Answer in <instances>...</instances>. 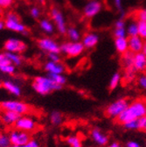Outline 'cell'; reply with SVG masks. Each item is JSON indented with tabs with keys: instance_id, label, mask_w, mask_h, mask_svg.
<instances>
[{
	"instance_id": "cell-19",
	"label": "cell",
	"mask_w": 146,
	"mask_h": 147,
	"mask_svg": "<svg viewBox=\"0 0 146 147\" xmlns=\"http://www.w3.org/2000/svg\"><path fill=\"white\" fill-rule=\"evenodd\" d=\"M99 41V37L96 33H87L86 34L82 39V45L86 48H93L95 47Z\"/></svg>"
},
{
	"instance_id": "cell-43",
	"label": "cell",
	"mask_w": 146,
	"mask_h": 147,
	"mask_svg": "<svg viewBox=\"0 0 146 147\" xmlns=\"http://www.w3.org/2000/svg\"><path fill=\"white\" fill-rule=\"evenodd\" d=\"M115 26H116V28H124L125 27V22L122 20V18H120L119 20H117L116 22Z\"/></svg>"
},
{
	"instance_id": "cell-3",
	"label": "cell",
	"mask_w": 146,
	"mask_h": 147,
	"mask_svg": "<svg viewBox=\"0 0 146 147\" xmlns=\"http://www.w3.org/2000/svg\"><path fill=\"white\" fill-rule=\"evenodd\" d=\"M0 109L9 110V111L15 112L20 116H25L31 111L32 108L29 104L17 100H9L0 102Z\"/></svg>"
},
{
	"instance_id": "cell-15",
	"label": "cell",
	"mask_w": 146,
	"mask_h": 147,
	"mask_svg": "<svg viewBox=\"0 0 146 147\" xmlns=\"http://www.w3.org/2000/svg\"><path fill=\"white\" fill-rule=\"evenodd\" d=\"M133 67L137 72H144L146 70V56L142 52L135 53Z\"/></svg>"
},
{
	"instance_id": "cell-46",
	"label": "cell",
	"mask_w": 146,
	"mask_h": 147,
	"mask_svg": "<svg viewBox=\"0 0 146 147\" xmlns=\"http://www.w3.org/2000/svg\"><path fill=\"white\" fill-rule=\"evenodd\" d=\"M142 53L146 56V40H143V49H142Z\"/></svg>"
},
{
	"instance_id": "cell-11",
	"label": "cell",
	"mask_w": 146,
	"mask_h": 147,
	"mask_svg": "<svg viewBox=\"0 0 146 147\" xmlns=\"http://www.w3.org/2000/svg\"><path fill=\"white\" fill-rule=\"evenodd\" d=\"M21 116L9 110L0 109V122L6 126H14L15 123Z\"/></svg>"
},
{
	"instance_id": "cell-50",
	"label": "cell",
	"mask_w": 146,
	"mask_h": 147,
	"mask_svg": "<svg viewBox=\"0 0 146 147\" xmlns=\"http://www.w3.org/2000/svg\"><path fill=\"white\" fill-rule=\"evenodd\" d=\"M1 87H2V82H0V88H1Z\"/></svg>"
},
{
	"instance_id": "cell-37",
	"label": "cell",
	"mask_w": 146,
	"mask_h": 147,
	"mask_svg": "<svg viewBox=\"0 0 146 147\" xmlns=\"http://www.w3.org/2000/svg\"><path fill=\"white\" fill-rule=\"evenodd\" d=\"M48 58H49V61H52V62H61V57L60 54L56 53H48Z\"/></svg>"
},
{
	"instance_id": "cell-48",
	"label": "cell",
	"mask_w": 146,
	"mask_h": 147,
	"mask_svg": "<svg viewBox=\"0 0 146 147\" xmlns=\"http://www.w3.org/2000/svg\"><path fill=\"white\" fill-rule=\"evenodd\" d=\"M5 27V22L2 21V20H0V30H2Z\"/></svg>"
},
{
	"instance_id": "cell-35",
	"label": "cell",
	"mask_w": 146,
	"mask_h": 147,
	"mask_svg": "<svg viewBox=\"0 0 146 147\" xmlns=\"http://www.w3.org/2000/svg\"><path fill=\"white\" fill-rule=\"evenodd\" d=\"M137 83L140 86V88H142L143 89L146 90V74H143V75H141L138 79H137Z\"/></svg>"
},
{
	"instance_id": "cell-13",
	"label": "cell",
	"mask_w": 146,
	"mask_h": 147,
	"mask_svg": "<svg viewBox=\"0 0 146 147\" xmlns=\"http://www.w3.org/2000/svg\"><path fill=\"white\" fill-rule=\"evenodd\" d=\"M102 9V4L98 1H91L84 7V16L87 18L95 17Z\"/></svg>"
},
{
	"instance_id": "cell-17",
	"label": "cell",
	"mask_w": 146,
	"mask_h": 147,
	"mask_svg": "<svg viewBox=\"0 0 146 147\" xmlns=\"http://www.w3.org/2000/svg\"><path fill=\"white\" fill-rule=\"evenodd\" d=\"M91 137H92V139L95 143L102 146L106 145L108 142V138L106 135H104L98 128H94L91 131Z\"/></svg>"
},
{
	"instance_id": "cell-39",
	"label": "cell",
	"mask_w": 146,
	"mask_h": 147,
	"mask_svg": "<svg viewBox=\"0 0 146 147\" xmlns=\"http://www.w3.org/2000/svg\"><path fill=\"white\" fill-rule=\"evenodd\" d=\"M24 147H41V144L37 139L32 138L26 144L24 145Z\"/></svg>"
},
{
	"instance_id": "cell-21",
	"label": "cell",
	"mask_w": 146,
	"mask_h": 147,
	"mask_svg": "<svg viewBox=\"0 0 146 147\" xmlns=\"http://www.w3.org/2000/svg\"><path fill=\"white\" fill-rule=\"evenodd\" d=\"M115 47L118 53L123 54L125 52L129 50V46H128V39L126 37L124 38H116L115 40Z\"/></svg>"
},
{
	"instance_id": "cell-9",
	"label": "cell",
	"mask_w": 146,
	"mask_h": 147,
	"mask_svg": "<svg viewBox=\"0 0 146 147\" xmlns=\"http://www.w3.org/2000/svg\"><path fill=\"white\" fill-rule=\"evenodd\" d=\"M4 47L6 50V52L17 53L25 52L27 48V46H26V44H25L23 41H21L20 40L10 39V40L5 41Z\"/></svg>"
},
{
	"instance_id": "cell-23",
	"label": "cell",
	"mask_w": 146,
	"mask_h": 147,
	"mask_svg": "<svg viewBox=\"0 0 146 147\" xmlns=\"http://www.w3.org/2000/svg\"><path fill=\"white\" fill-rule=\"evenodd\" d=\"M47 77L50 78L55 83L61 85V86H64L67 82V78L65 77V76L61 75V74H48Z\"/></svg>"
},
{
	"instance_id": "cell-4",
	"label": "cell",
	"mask_w": 146,
	"mask_h": 147,
	"mask_svg": "<svg viewBox=\"0 0 146 147\" xmlns=\"http://www.w3.org/2000/svg\"><path fill=\"white\" fill-rule=\"evenodd\" d=\"M130 102L125 98H121L114 102L109 104L104 110V113L108 117H110L112 119L116 118L124 109H126L129 106Z\"/></svg>"
},
{
	"instance_id": "cell-1",
	"label": "cell",
	"mask_w": 146,
	"mask_h": 147,
	"mask_svg": "<svg viewBox=\"0 0 146 147\" xmlns=\"http://www.w3.org/2000/svg\"><path fill=\"white\" fill-rule=\"evenodd\" d=\"M144 116H146V101L138 99L130 103L128 108L114 120L117 124L123 125L128 122L139 119Z\"/></svg>"
},
{
	"instance_id": "cell-30",
	"label": "cell",
	"mask_w": 146,
	"mask_h": 147,
	"mask_svg": "<svg viewBox=\"0 0 146 147\" xmlns=\"http://www.w3.org/2000/svg\"><path fill=\"white\" fill-rule=\"evenodd\" d=\"M40 28L44 32H46L47 33H52L53 32V26L52 25V23L50 21H48L46 20H43L40 21Z\"/></svg>"
},
{
	"instance_id": "cell-40",
	"label": "cell",
	"mask_w": 146,
	"mask_h": 147,
	"mask_svg": "<svg viewBox=\"0 0 146 147\" xmlns=\"http://www.w3.org/2000/svg\"><path fill=\"white\" fill-rule=\"evenodd\" d=\"M139 120V127H138V130L146 132V116L141 117L138 119Z\"/></svg>"
},
{
	"instance_id": "cell-32",
	"label": "cell",
	"mask_w": 146,
	"mask_h": 147,
	"mask_svg": "<svg viewBox=\"0 0 146 147\" xmlns=\"http://www.w3.org/2000/svg\"><path fill=\"white\" fill-rule=\"evenodd\" d=\"M135 18L137 21H143L146 22V9L138 10L135 13Z\"/></svg>"
},
{
	"instance_id": "cell-22",
	"label": "cell",
	"mask_w": 146,
	"mask_h": 147,
	"mask_svg": "<svg viewBox=\"0 0 146 147\" xmlns=\"http://www.w3.org/2000/svg\"><path fill=\"white\" fill-rule=\"evenodd\" d=\"M50 122L52 124L58 126L62 123L63 122V116L60 111L57 110H54V111L51 112L50 114Z\"/></svg>"
},
{
	"instance_id": "cell-14",
	"label": "cell",
	"mask_w": 146,
	"mask_h": 147,
	"mask_svg": "<svg viewBox=\"0 0 146 147\" xmlns=\"http://www.w3.org/2000/svg\"><path fill=\"white\" fill-rule=\"evenodd\" d=\"M128 46H129V50L134 53H137L142 52L143 46V40L141 39L140 37L133 36L129 37L128 39Z\"/></svg>"
},
{
	"instance_id": "cell-41",
	"label": "cell",
	"mask_w": 146,
	"mask_h": 147,
	"mask_svg": "<svg viewBox=\"0 0 146 147\" xmlns=\"http://www.w3.org/2000/svg\"><path fill=\"white\" fill-rule=\"evenodd\" d=\"M12 2H13V0H0V7L7 8L12 4Z\"/></svg>"
},
{
	"instance_id": "cell-5",
	"label": "cell",
	"mask_w": 146,
	"mask_h": 147,
	"mask_svg": "<svg viewBox=\"0 0 146 147\" xmlns=\"http://www.w3.org/2000/svg\"><path fill=\"white\" fill-rule=\"evenodd\" d=\"M8 137L10 138L11 144L17 146L25 145L32 139V136L29 132L22 131L17 130V129H13V130L10 131L8 133Z\"/></svg>"
},
{
	"instance_id": "cell-38",
	"label": "cell",
	"mask_w": 146,
	"mask_h": 147,
	"mask_svg": "<svg viewBox=\"0 0 146 147\" xmlns=\"http://www.w3.org/2000/svg\"><path fill=\"white\" fill-rule=\"evenodd\" d=\"M10 64H11V62L5 55V53H0V66H5Z\"/></svg>"
},
{
	"instance_id": "cell-45",
	"label": "cell",
	"mask_w": 146,
	"mask_h": 147,
	"mask_svg": "<svg viewBox=\"0 0 146 147\" xmlns=\"http://www.w3.org/2000/svg\"><path fill=\"white\" fill-rule=\"evenodd\" d=\"M115 3H116V8L118 10H121V8H122V0H115Z\"/></svg>"
},
{
	"instance_id": "cell-36",
	"label": "cell",
	"mask_w": 146,
	"mask_h": 147,
	"mask_svg": "<svg viewBox=\"0 0 146 147\" xmlns=\"http://www.w3.org/2000/svg\"><path fill=\"white\" fill-rule=\"evenodd\" d=\"M126 34L125 28H116L114 31V36L116 38H124Z\"/></svg>"
},
{
	"instance_id": "cell-52",
	"label": "cell",
	"mask_w": 146,
	"mask_h": 147,
	"mask_svg": "<svg viewBox=\"0 0 146 147\" xmlns=\"http://www.w3.org/2000/svg\"><path fill=\"white\" fill-rule=\"evenodd\" d=\"M2 135V133H1V131H0V136H1Z\"/></svg>"
},
{
	"instance_id": "cell-16",
	"label": "cell",
	"mask_w": 146,
	"mask_h": 147,
	"mask_svg": "<svg viewBox=\"0 0 146 147\" xmlns=\"http://www.w3.org/2000/svg\"><path fill=\"white\" fill-rule=\"evenodd\" d=\"M45 70L47 71L48 74H61V75H63V73H65L66 71V67L61 62L48 61L45 65Z\"/></svg>"
},
{
	"instance_id": "cell-25",
	"label": "cell",
	"mask_w": 146,
	"mask_h": 147,
	"mask_svg": "<svg viewBox=\"0 0 146 147\" xmlns=\"http://www.w3.org/2000/svg\"><path fill=\"white\" fill-rule=\"evenodd\" d=\"M6 56L9 58V60L11 61V64L13 63L14 65H17V66H19L22 63V59L21 57L20 56L19 54H17L15 53H11V52H6L5 53Z\"/></svg>"
},
{
	"instance_id": "cell-27",
	"label": "cell",
	"mask_w": 146,
	"mask_h": 147,
	"mask_svg": "<svg viewBox=\"0 0 146 147\" xmlns=\"http://www.w3.org/2000/svg\"><path fill=\"white\" fill-rule=\"evenodd\" d=\"M121 78L122 76L120 75V73H115L110 79V82H109V89L114 90L119 85Z\"/></svg>"
},
{
	"instance_id": "cell-26",
	"label": "cell",
	"mask_w": 146,
	"mask_h": 147,
	"mask_svg": "<svg viewBox=\"0 0 146 147\" xmlns=\"http://www.w3.org/2000/svg\"><path fill=\"white\" fill-rule=\"evenodd\" d=\"M67 35L69 37V39L73 41V42H78L79 40H80V32L74 27H71V28H68L67 30Z\"/></svg>"
},
{
	"instance_id": "cell-10",
	"label": "cell",
	"mask_w": 146,
	"mask_h": 147,
	"mask_svg": "<svg viewBox=\"0 0 146 147\" xmlns=\"http://www.w3.org/2000/svg\"><path fill=\"white\" fill-rule=\"evenodd\" d=\"M38 45L40 49L49 53H61V46H59L53 40L50 38H42L38 41Z\"/></svg>"
},
{
	"instance_id": "cell-20",
	"label": "cell",
	"mask_w": 146,
	"mask_h": 147,
	"mask_svg": "<svg viewBox=\"0 0 146 147\" xmlns=\"http://www.w3.org/2000/svg\"><path fill=\"white\" fill-rule=\"evenodd\" d=\"M2 87L5 89H6L9 93H11V95H13L15 96H21V93H22L21 88L15 82H10V81H5L4 82H2Z\"/></svg>"
},
{
	"instance_id": "cell-18",
	"label": "cell",
	"mask_w": 146,
	"mask_h": 147,
	"mask_svg": "<svg viewBox=\"0 0 146 147\" xmlns=\"http://www.w3.org/2000/svg\"><path fill=\"white\" fill-rule=\"evenodd\" d=\"M134 55H135V53L131 52L130 50H128L127 52H125L122 54L121 62H122V66L123 67V70L134 68V67H133Z\"/></svg>"
},
{
	"instance_id": "cell-42",
	"label": "cell",
	"mask_w": 146,
	"mask_h": 147,
	"mask_svg": "<svg viewBox=\"0 0 146 147\" xmlns=\"http://www.w3.org/2000/svg\"><path fill=\"white\" fill-rule=\"evenodd\" d=\"M31 15L34 18H38L40 15V11L37 7H33L31 10Z\"/></svg>"
},
{
	"instance_id": "cell-49",
	"label": "cell",
	"mask_w": 146,
	"mask_h": 147,
	"mask_svg": "<svg viewBox=\"0 0 146 147\" xmlns=\"http://www.w3.org/2000/svg\"><path fill=\"white\" fill-rule=\"evenodd\" d=\"M9 147H23V145H20V146H17V145H10Z\"/></svg>"
},
{
	"instance_id": "cell-12",
	"label": "cell",
	"mask_w": 146,
	"mask_h": 147,
	"mask_svg": "<svg viewBox=\"0 0 146 147\" xmlns=\"http://www.w3.org/2000/svg\"><path fill=\"white\" fill-rule=\"evenodd\" d=\"M51 15L54 22L56 23L58 31L61 33L65 34L67 32V27H66V23H65V20H64L62 13L56 8H52L51 11Z\"/></svg>"
},
{
	"instance_id": "cell-8",
	"label": "cell",
	"mask_w": 146,
	"mask_h": 147,
	"mask_svg": "<svg viewBox=\"0 0 146 147\" xmlns=\"http://www.w3.org/2000/svg\"><path fill=\"white\" fill-rule=\"evenodd\" d=\"M84 51V46L81 42H66L61 46V52L67 56L74 58L77 57Z\"/></svg>"
},
{
	"instance_id": "cell-7",
	"label": "cell",
	"mask_w": 146,
	"mask_h": 147,
	"mask_svg": "<svg viewBox=\"0 0 146 147\" xmlns=\"http://www.w3.org/2000/svg\"><path fill=\"white\" fill-rule=\"evenodd\" d=\"M20 21V20L19 16L15 13L10 12L6 16L5 25V27L9 30L14 31L17 32H21L23 34H26L27 33L26 27L23 24H21Z\"/></svg>"
},
{
	"instance_id": "cell-24",
	"label": "cell",
	"mask_w": 146,
	"mask_h": 147,
	"mask_svg": "<svg viewBox=\"0 0 146 147\" xmlns=\"http://www.w3.org/2000/svg\"><path fill=\"white\" fill-rule=\"evenodd\" d=\"M66 142L71 147H82L81 140L78 136H69L66 138Z\"/></svg>"
},
{
	"instance_id": "cell-33",
	"label": "cell",
	"mask_w": 146,
	"mask_h": 147,
	"mask_svg": "<svg viewBox=\"0 0 146 147\" xmlns=\"http://www.w3.org/2000/svg\"><path fill=\"white\" fill-rule=\"evenodd\" d=\"M0 71L2 73L7 74V75H12L15 72V67L12 64L5 65V66H0Z\"/></svg>"
},
{
	"instance_id": "cell-28",
	"label": "cell",
	"mask_w": 146,
	"mask_h": 147,
	"mask_svg": "<svg viewBox=\"0 0 146 147\" xmlns=\"http://www.w3.org/2000/svg\"><path fill=\"white\" fill-rule=\"evenodd\" d=\"M127 34L129 37H133V36H137L138 35V27H137V22H131L127 27L126 31Z\"/></svg>"
},
{
	"instance_id": "cell-44",
	"label": "cell",
	"mask_w": 146,
	"mask_h": 147,
	"mask_svg": "<svg viewBox=\"0 0 146 147\" xmlns=\"http://www.w3.org/2000/svg\"><path fill=\"white\" fill-rule=\"evenodd\" d=\"M126 145L127 147H140V145L137 142H134V141H129Z\"/></svg>"
},
{
	"instance_id": "cell-51",
	"label": "cell",
	"mask_w": 146,
	"mask_h": 147,
	"mask_svg": "<svg viewBox=\"0 0 146 147\" xmlns=\"http://www.w3.org/2000/svg\"><path fill=\"white\" fill-rule=\"evenodd\" d=\"M40 2H44V0H40Z\"/></svg>"
},
{
	"instance_id": "cell-2",
	"label": "cell",
	"mask_w": 146,
	"mask_h": 147,
	"mask_svg": "<svg viewBox=\"0 0 146 147\" xmlns=\"http://www.w3.org/2000/svg\"><path fill=\"white\" fill-rule=\"evenodd\" d=\"M32 88L36 93L41 96L48 95L53 91L61 90L63 86L55 83L47 76H37L32 82Z\"/></svg>"
},
{
	"instance_id": "cell-34",
	"label": "cell",
	"mask_w": 146,
	"mask_h": 147,
	"mask_svg": "<svg viewBox=\"0 0 146 147\" xmlns=\"http://www.w3.org/2000/svg\"><path fill=\"white\" fill-rule=\"evenodd\" d=\"M10 145H11V142L8 135L2 134L0 136V147H9Z\"/></svg>"
},
{
	"instance_id": "cell-31",
	"label": "cell",
	"mask_w": 146,
	"mask_h": 147,
	"mask_svg": "<svg viewBox=\"0 0 146 147\" xmlns=\"http://www.w3.org/2000/svg\"><path fill=\"white\" fill-rule=\"evenodd\" d=\"M125 129L127 130H138L139 127V120L138 119H135L132 121H130L126 123H124L122 125Z\"/></svg>"
},
{
	"instance_id": "cell-47",
	"label": "cell",
	"mask_w": 146,
	"mask_h": 147,
	"mask_svg": "<svg viewBox=\"0 0 146 147\" xmlns=\"http://www.w3.org/2000/svg\"><path fill=\"white\" fill-rule=\"evenodd\" d=\"M108 147H121V146H120V144L117 142H114V143H112L110 145H109Z\"/></svg>"
},
{
	"instance_id": "cell-6",
	"label": "cell",
	"mask_w": 146,
	"mask_h": 147,
	"mask_svg": "<svg viewBox=\"0 0 146 147\" xmlns=\"http://www.w3.org/2000/svg\"><path fill=\"white\" fill-rule=\"evenodd\" d=\"M38 127L37 122L29 116H21L14 124V129L26 132H32Z\"/></svg>"
},
{
	"instance_id": "cell-29",
	"label": "cell",
	"mask_w": 146,
	"mask_h": 147,
	"mask_svg": "<svg viewBox=\"0 0 146 147\" xmlns=\"http://www.w3.org/2000/svg\"><path fill=\"white\" fill-rule=\"evenodd\" d=\"M138 27V36L143 40H146V22L137 21Z\"/></svg>"
}]
</instances>
